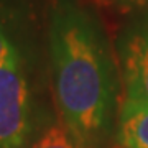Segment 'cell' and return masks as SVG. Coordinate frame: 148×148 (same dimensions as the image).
I'll return each mask as SVG.
<instances>
[{"mask_svg": "<svg viewBox=\"0 0 148 148\" xmlns=\"http://www.w3.org/2000/svg\"><path fill=\"white\" fill-rule=\"evenodd\" d=\"M48 38L61 122L77 148H94L115 104V71L102 28L77 0H53Z\"/></svg>", "mask_w": 148, "mask_h": 148, "instance_id": "obj_1", "label": "cell"}, {"mask_svg": "<svg viewBox=\"0 0 148 148\" xmlns=\"http://www.w3.org/2000/svg\"><path fill=\"white\" fill-rule=\"evenodd\" d=\"M32 130V99L20 54L0 63V148H21Z\"/></svg>", "mask_w": 148, "mask_h": 148, "instance_id": "obj_2", "label": "cell"}, {"mask_svg": "<svg viewBox=\"0 0 148 148\" xmlns=\"http://www.w3.org/2000/svg\"><path fill=\"white\" fill-rule=\"evenodd\" d=\"M123 102L120 112L148 107V28L127 40L122 53Z\"/></svg>", "mask_w": 148, "mask_h": 148, "instance_id": "obj_3", "label": "cell"}, {"mask_svg": "<svg viewBox=\"0 0 148 148\" xmlns=\"http://www.w3.org/2000/svg\"><path fill=\"white\" fill-rule=\"evenodd\" d=\"M119 142L122 148H148V107L120 112Z\"/></svg>", "mask_w": 148, "mask_h": 148, "instance_id": "obj_4", "label": "cell"}, {"mask_svg": "<svg viewBox=\"0 0 148 148\" xmlns=\"http://www.w3.org/2000/svg\"><path fill=\"white\" fill-rule=\"evenodd\" d=\"M32 148H77L73 135L63 122L53 123L40 135Z\"/></svg>", "mask_w": 148, "mask_h": 148, "instance_id": "obj_5", "label": "cell"}, {"mask_svg": "<svg viewBox=\"0 0 148 148\" xmlns=\"http://www.w3.org/2000/svg\"><path fill=\"white\" fill-rule=\"evenodd\" d=\"M13 51H16L15 46L10 43V40L7 38L5 32L0 28V63L3 61V59H7L8 56H10Z\"/></svg>", "mask_w": 148, "mask_h": 148, "instance_id": "obj_6", "label": "cell"}, {"mask_svg": "<svg viewBox=\"0 0 148 148\" xmlns=\"http://www.w3.org/2000/svg\"><path fill=\"white\" fill-rule=\"evenodd\" d=\"M130 3H143V2H147V0H127Z\"/></svg>", "mask_w": 148, "mask_h": 148, "instance_id": "obj_7", "label": "cell"}]
</instances>
